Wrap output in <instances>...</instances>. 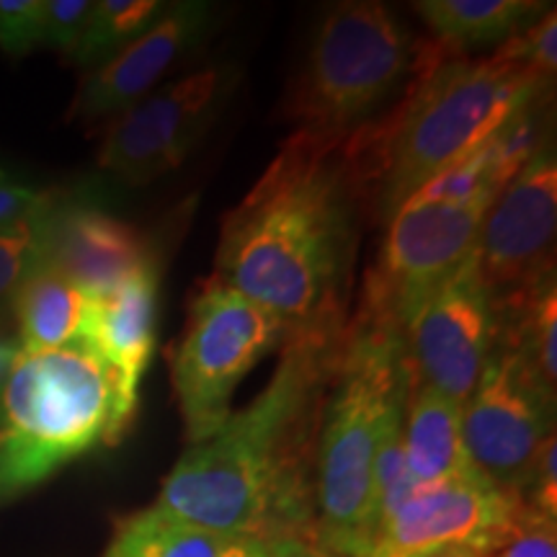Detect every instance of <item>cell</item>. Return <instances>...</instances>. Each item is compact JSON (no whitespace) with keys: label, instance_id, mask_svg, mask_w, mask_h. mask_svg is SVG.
<instances>
[{"label":"cell","instance_id":"7","mask_svg":"<svg viewBox=\"0 0 557 557\" xmlns=\"http://www.w3.org/2000/svg\"><path fill=\"white\" fill-rule=\"evenodd\" d=\"M287 341L282 320L220 278L201 287L173 357V389L189 444L205 442L225 426L240 382Z\"/></svg>","mask_w":557,"mask_h":557},{"label":"cell","instance_id":"10","mask_svg":"<svg viewBox=\"0 0 557 557\" xmlns=\"http://www.w3.org/2000/svg\"><path fill=\"white\" fill-rule=\"evenodd\" d=\"M555 230L557 163L553 148H545L493 199L472 250L498 323L555 278Z\"/></svg>","mask_w":557,"mask_h":557},{"label":"cell","instance_id":"25","mask_svg":"<svg viewBox=\"0 0 557 557\" xmlns=\"http://www.w3.org/2000/svg\"><path fill=\"white\" fill-rule=\"evenodd\" d=\"M45 0H0V50L24 58L41 45Z\"/></svg>","mask_w":557,"mask_h":557},{"label":"cell","instance_id":"30","mask_svg":"<svg viewBox=\"0 0 557 557\" xmlns=\"http://www.w3.org/2000/svg\"><path fill=\"white\" fill-rule=\"evenodd\" d=\"M54 197L58 194L34 191L29 186H21L0 171V230L34 220L52 205Z\"/></svg>","mask_w":557,"mask_h":557},{"label":"cell","instance_id":"17","mask_svg":"<svg viewBox=\"0 0 557 557\" xmlns=\"http://www.w3.org/2000/svg\"><path fill=\"white\" fill-rule=\"evenodd\" d=\"M295 545L212 532L148 508L116 524L107 557H278Z\"/></svg>","mask_w":557,"mask_h":557},{"label":"cell","instance_id":"6","mask_svg":"<svg viewBox=\"0 0 557 557\" xmlns=\"http://www.w3.org/2000/svg\"><path fill=\"white\" fill-rule=\"evenodd\" d=\"M418 50L385 3H336L318 24L289 120L323 135H357L398 96L416 73Z\"/></svg>","mask_w":557,"mask_h":557},{"label":"cell","instance_id":"28","mask_svg":"<svg viewBox=\"0 0 557 557\" xmlns=\"http://www.w3.org/2000/svg\"><path fill=\"white\" fill-rule=\"evenodd\" d=\"M513 54H519L527 65H532L542 78H553L557 70V13L555 5L542 13L537 21L513 34L506 41Z\"/></svg>","mask_w":557,"mask_h":557},{"label":"cell","instance_id":"26","mask_svg":"<svg viewBox=\"0 0 557 557\" xmlns=\"http://www.w3.org/2000/svg\"><path fill=\"white\" fill-rule=\"evenodd\" d=\"M39 218V214H37ZM37 218L0 230V297L13 295L21 276L37 259L39 227Z\"/></svg>","mask_w":557,"mask_h":557},{"label":"cell","instance_id":"16","mask_svg":"<svg viewBox=\"0 0 557 557\" xmlns=\"http://www.w3.org/2000/svg\"><path fill=\"white\" fill-rule=\"evenodd\" d=\"M156 312L158 269L127 278L109 295L88 299L81 341L114 367L132 403H137L139 382L156 348Z\"/></svg>","mask_w":557,"mask_h":557},{"label":"cell","instance_id":"8","mask_svg":"<svg viewBox=\"0 0 557 557\" xmlns=\"http://www.w3.org/2000/svg\"><path fill=\"white\" fill-rule=\"evenodd\" d=\"M491 205L493 199L470 205L408 199L395 209L357 315L403 338L416 310L470 259Z\"/></svg>","mask_w":557,"mask_h":557},{"label":"cell","instance_id":"29","mask_svg":"<svg viewBox=\"0 0 557 557\" xmlns=\"http://www.w3.org/2000/svg\"><path fill=\"white\" fill-rule=\"evenodd\" d=\"M524 500L534 511L545 513V517H557V447L555 434L547 436L542 444L537 459H534L532 475L524 487Z\"/></svg>","mask_w":557,"mask_h":557},{"label":"cell","instance_id":"5","mask_svg":"<svg viewBox=\"0 0 557 557\" xmlns=\"http://www.w3.org/2000/svg\"><path fill=\"white\" fill-rule=\"evenodd\" d=\"M135 413L120 374L86 341L18 351L0 380V504L99 444H120Z\"/></svg>","mask_w":557,"mask_h":557},{"label":"cell","instance_id":"11","mask_svg":"<svg viewBox=\"0 0 557 557\" xmlns=\"http://www.w3.org/2000/svg\"><path fill=\"white\" fill-rule=\"evenodd\" d=\"M235 81L233 67H207L145 96L109 124L99 165L132 186L178 169L218 122Z\"/></svg>","mask_w":557,"mask_h":557},{"label":"cell","instance_id":"24","mask_svg":"<svg viewBox=\"0 0 557 557\" xmlns=\"http://www.w3.org/2000/svg\"><path fill=\"white\" fill-rule=\"evenodd\" d=\"M487 557H557L555 519L524 504L504 542Z\"/></svg>","mask_w":557,"mask_h":557},{"label":"cell","instance_id":"22","mask_svg":"<svg viewBox=\"0 0 557 557\" xmlns=\"http://www.w3.org/2000/svg\"><path fill=\"white\" fill-rule=\"evenodd\" d=\"M547 90L529 99L513 111L500 127L483 143L487 176L493 189H500L511 181L524 165L532 163L547 148Z\"/></svg>","mask_w":557,"mask_h":557},{"label":"cell","instance_id":"27","mask_svg":"<svg viewBox=\"0 0 557 557\" xmlns=\"http://www.w3.org/2000/svg\"><path fill=\"white\" fill-rule=\"evenodd\" d=\"M94 11L90 0H45L41 13V45L54 47L70 58L78 45L86 21Z\"/></svg>","mask_w":557,"mask_h":557},{"label":"cell","instance_id":"2","mask_svg":"<svg viewBox=\"0 0 557 557\" xmlns=\"http://www.w3.org/2000/svg\"><path fill=\"white\" fill-rule=\"evenodd\" d=\"M341 346L287 341L259 398L184 451L152 508L212 532L315 547L312 465Z\"/></svg>","mask_w":557,"mask_h":557},{"label":"cell","instance_id":"9","mask_svg":"<svg viewBox=\"0 0 557 557\" xmlns=\"http://www.w3.org/2000/svg\"><path fill=\"white\" fill-rule=\"evenodd\" d=\"M553 408L555 393L545 387L524 351L498 336L462 406V442L472 468L524 498L534 459L553 434Z\"/></svg>","mask_w":557,"mask_h":557},{"label":"cell","instance_id":"32","mask_svg":"<svg viewBox=\"0 0 557 557\" xmlns=\"http://www.w3.org/2000/svg\"><path fill=\"white\" fill-rule=\"evenodd\" d=\"M278 557H336V555L323 553V549H318V547H312V545H302V542H299V545L289 547L287 553L278 555Z\"/></svg>","mask_w":557,"mask_h":557},{"label":"cell","instance_id":"13","mask_svg":"<svg viewBox=\"0 0 557 557\" xmlns=\"http://www.w3.org/2000/svg\"><path fill=\"white\" fill-rule=\"evenodd\" d=\"M524 504L480 472L423 485L385 521L369 557H487Z\"/></svg>","mask_w":557,"mask_h":557},{"label":"cell","instance_id":"14","mask_svg":"<svg viewBox=\"0 0 557 557\" xmlns=\"http://www.w3.org/2000/svg\"><path fill=\"white\" fill-rule=\"evenodd\" d=\"M37 259L47 261L88 299L103 297L132 276L156 269L150 240L129 222L94 205L54 197L37 218Z\"/></svg>","mask_w":557,"mask_h":557},{"label":"cell","instance_id":"18","mask_svg":"<svg viewBox=\"0 0 557 557\" xmlns=\"http://www.w3.org/2000/svg\"><path fill=\"white\" fill-rule=\"evenodd\" d=\"M403 449L418 487L478 472L462 442V406L426 385H413L403 413Z\"/></svg>","mask_w":557,"mask_h":557},{"label":"cell","instance_id":"21","mask_svg":"<svg viewBox=\"0 0 557 557\" xmlns=\"http://www.w3.org/2000/svg\"><path fill=\"white\" fill-rule=\"evenodd\" d=\"M165 5L160 0H99L67 60L81 67L103 65L148 29Z\"/></svg>","mask_w":557,"mask_h":557},{"label":"cell","instance_id":"19","mask_svg":"<svg viewBox=\"0 0 557 557\" xmlns=\"http://www.w3.org/2000/svg\"><path fill=\"white\" fill-rule=\"evenodd\" d=\"M88 297L47 261L34 263L13 289L21 351H47L81 341Z\"/></svg>","mask_w":557,"mask_h":557},{"label":"cell","instance_id":"4","mask_svg":"<svg viewBox=\"0 0 557 557\" xmlns=\"http://www.w3.org/2000/svg\"><path fill=\"white\" fill-rule=\"evenodd\" d=\"M410 372L398 333L351 315L325 393L312 465L315 547L369 557L377 527L374 457L387 418L406 406Z\"/></svg>","mask_w":557,"mask_h":557},{"label":"cell","instance_id":"20","mask_svg":"<svg viewBox=\"0 0 557 557\" xmlns=\"http://www.w3.org/2000/svg\"><path fill=\"white\" fill-rule=\"evenodd\" d=\"M447 50L511 39L549 5L532 0H423L413 3Z\"/></svg>","mask_w":557,"mask_h":557},{"label":"cell","instance_id":"1","mask_svg":"<svg viewBox=\"0 0 557 557\" xmlns=\"http://www.w3.org/2000/svg\"><path fill=\"white\" fill-rule=\"evenodd\" d=\"M364 201L359 132L297 129L222 222L214 278L282 320L289 341H341Z\"/></svg>","mask_w":557,"mask_h":557},{"label":"cell","instance_id":"3","mask_svg":"<svg viewBox=\"0 0 557 557\" xmlns=\"http://www.w3.org/2000/svg\"><path fill=\"white\" fill-rule=\"evenodd\" d=\"M416 81L393 116L359 132L369 205L382 220L470 156L517 111L547 90V78L504 45L487 58L418 52Z\"/></svg>","mask_w":557,"mask_h":557},{"label":"cell","instance_id":"15","mask_svg":"<svg viewBox=\"0 0 557 557\" xmlns=\"http://www.w3.org/2000/svg\"><path fill=\"white\" fill-rule=\"evenodd\" d=\"M212 5L201 0H181L165 5L135 41L94 67L81 81L70 120H103L120 116L148 96L176 62L207 34Z\"/></svg>","mask_w":557,"mask_h":557},{"label":"cell","instance_id":"23","mask_svg":"<svg viewBox=\"0 0 557 557\" xmlns=\"http://www.w3.org/2000/svg\"><path fill=\"white\" fill-rule=\"evenodd\" d=\"M498 191L493 189L491 176H487V160L483 145L465 156L457 163H451L449 169L438 171L434 178H429L426 184L418 186L408 199H421V201H447V205H470L478 199H496ZM406 199V201H408ZM403 201V205H406Z\"/></svg>","mask_w":557,"mask_h":557},{"label":"cell","instance_id":"31","mask_svg":"<svg viewBox=\"0 0 557 557\" xmlns=\"http://www.w3.org/2000/svg\"><path fill=\"white\" fill-rule=\"evenodd\" d=\"M18 351H21V348L13 344V341L0 336V380H3L5 374H9V369L13 364V359L18 357Z\"/></svg>","mask_w":557,"mask_h":557},{"label":"cell","instance_id":"12","mask_svg":"<svg viewBox=\"0 0 557 557\" xmlns=\"http://www.w3.org/2000/svg\"><path fill=\"white\" fill-rule=\"evenodd\" d=\"M498 341V315L475 256L431 295L403 333L410 387L426 385L465 406Z\"/></svg>","mask_w":557,"mask_h":557}]
</instances>
